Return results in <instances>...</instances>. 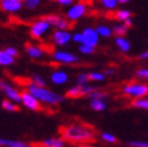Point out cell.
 <instances>
[{
    "label": "cell",
    "mask_w": 148,
    "mask_h": 147,
    "mask_svg": "<svg viewBox=\"0 0 148 147\" xmlns=\"http://www.w3.org/2000/svg\"><path fill=\"white\" fill-rule=\"evenodd\" d=\"M60 135L65 141L76 145L90 144L95 140V131L82 123H72L62 128Z\"/></svg>",
    "instance_id": "obj_1"
},
{
    "label": "cell",
    "mask_w": 148,
    "mask_h": 147,
    "mask_svg": "<svg viewBox=\"0 0 148 147\" xmlns=\"http://www.w3.org/2000/svg\"><path fill=\"white\" fill-rule=\"evenodd\" d=\"M27 92L33 94L41 104L47 106H57L65 100V97H63L62 94H58L53 91H51L47 87L36 86L32 82L27 86Z\"/></svg>",
    "instance_id": "obj_2"
},
{
    "label": "cell",
    "mask_w": 148,
    "mask_h": 147,
    "mask_svg": "<svg viewBox=\"0 0 148 147\" xmlns=\"http://www.w3.org/2000/svg\"><path fill=\"white\" fill-rule=\"evenodd\" d=\"M122 93L130 99H141L148 97V84L146 82H130L124 84Z\"/></svg>",
    "instance_id": "obj_3"
},
{
    "label": "cell",
    "mask_w": 148,
    "mask_h": 147,
    "mask_svg": "<svg viewBox=\"0 0 148 147\" xmlns=\"http://www.w3.org/2000/svg\"><path fill=\"white\" fill-rule=\"evenodd\" d=\"M52 25L48 23V21L42 17L34 21L29 27V35L32 36V39L34 40H41L45 38V35H47L51 30Z\"/></svg>",
    "instance_id": "obj_4"
},
{
    "label": "cell",
    "mask_w": 148,
    "mask_h": 147,
    "mask_svg": "<svg viewBox=\"0 0 148 147\" xmlns=\"http://www.w3.org/2000/svg\"><path fill=\"white\" fill-rule=\"evenodd\" d=\"M52 59L58 64L63 65H73L79 63V57L70 51L65 49H56L52 52Z\"/></svg>",
    "instance_id": "obj_5"
},
{
    "label": "cell",
    "mask_w": 148,
    "mask_h": 147,
    "mask_svg": "<svg viewBox=\"0 0 148 147\" xmlns=\"http://www.w3.org/2000/svg\"><path fill=\"white\" fill-rule=\"evenodd\" d=\"M88 11V7L83 1H77L75 4H72L70 7H68L65 13V17L68 18L70 22H77L79 19H82Z\"/></svg>",
    "instance_id": "obj_6"
},
{
    "label": "cell",
    "mask_w": 148,
    "mask_h": 147,
    "mask_svg": "<svg viewBox=\"0 0 148 147\" xmlns=\"http://www.w3.org/2000/svg\"><path fill=\"white\" fill-rule=\"evenodd\" d=\"M97 88L88 84H75L70 87L68 92H66V97L71 98V99H77V98H82V97H88L92 92H94Z\"/></svg>",
    "instance_id": "obj_7"
},
{
    "label": "cell",
    "mask_w": 148,
    "mask_h": 147,
    "mask_svg": "<svg viewBox=\"0 0 148 147\" xmlns=\"http://www.w3.org/2000/svg\"><path fill=\"white\" fill-rule=\"evenodd\" d=\"M0 91H1L6 99H9L16 104H22V92H19L16 87H13L6 81L0 80Z\"/></svg>",
    "instance_id": "obj_8"
},
{
    "label": "cell",
    "mask_w": 148,
    "mask_h": 147,
    "mask_svg": "<svg viewBox=\"0 0 148 147\" xmlns=\"http://www.w3.org/2000/svg\"><path fill=\"white\" fill-rule=\"evenodd\" d=\"M51 40L53 45L57 47L66 46L72 41V34L70 30H64V29H56L51 35Z\"/></svg>",
    "instance_id": "obj_9"
},
{
    "label": "cell",
    "mask_w": 148,
    "mask_h": 147,
    "mask_svg": "<svg viewBox=\"0 0 148 147\" xmlns=\"http://www.w3.org/2000/svg\"><path fill=\"white\" fill-rule=\"evenodd\" d=\"M24 7V0H0V10L9 14H16Z\"/></svg>",
    "instance_id": "obj_10"
},
{
    "label": "cell",
    "mask_w": 148,
    "mask_h": 147,
    "mask_svg": "<svg viewBox=\"0 0 148 147\" xmlns=\"http://www.w3.org/2000/svg\"><path fill=\"white\" fill-rule=\"evenodd\" d=\"M45 18L48 21V23L56 29L69 30V28L71 25V22L68 18L60 16V14H57V13H51L48 16H45Z\"/></svg>",
    "instance_id": "obj_11"
},
{
    "label": "cell",
    "mask_w": 148,
    "mask_h": 147,
    "mask_svg": "<svg viewBox=\"0 0 148 147\" xmlns=\"http://www.w3.org/2000/svg\"><path fill=\"white\" fill-rule=\"evenodd\" d=\"M22 105L29 111H41L42 104L29 92H22Z\"/></svg>",
    "instance_id": "obj_12"
},
{
    "label": "cell",
    "mask_w": 148,
    "mask_h": 147,
    "mask_svg": "<svg viewBox=\"0 0 148 147\" xmlns=\"http://www.w3.org/2000/svg\"><path fill=\"white\" fill-rule=\"evenodd\" d=\"M82 35H83V43L97 48L101 39L99 34L97 33V29L94 27H86L82 30Z\"/></svg>",
    "instance_id": "obj_13"
},
{
    "label": "cell",
    "mask_w": 148,
    "mask_h": 147,
    "mask_svg": "<svg viewBox=\"0 0 148 147\" xmlns=\"http://www.w3.org/2000/svg\"><path fill=\"white\" fill-rule=\"evenodd\" d=\"M25 53L29 58H32V59H34V60L42 59L46 54L45 49H43L41 46L33 45V43H28V45H25Z\"/></svg>",
    "instance_id": "obj_14"
},
{
    "label": "cell",
    "mask_w": 148,
    "mask_h": 147,
    "mask_svg": "<svg viewBox=\"0 0 148 147\" xmlns=\"http://www.w3.org/2000/svg\"><path fill=\"white\" fill-rule=\"evenodd\" d=\"M49 81L56 86H63L69 81V75L66 71L62 69H57L49 75Z\"/></svg>",
    "instance_id": "obj_15"
},
{
    "label": "cell",
    "mask_w": 148,
    "mask_h": 147,
    "mask_svg": "<svg viewBox=\"0 0 148 147\" xmlns=\"http://www.w3.org/2000/svg\"><path fill=\"white\" fill-rule=\"evenodd\" d=\"M114 45H116L117 49L123 54L129 53L130 49H131V42L128 38H125V36H116Z\"/></svg>",
    "instance_id": "obj_16"
},
{
    "label": "cell",
    "mask_w": 148,
    "mask_h": 147,
    "mask_svg": "<svg viewBox=\"0 0 148 147\" xmlns=\"http://www.w3.org/2000/svg\"><path fill=\"white\" fill-rule=\"evenodd\" d=\"M113 17H114V19L117 22H119V23H124V22H127L128 19L132 18V13L128 9H118V10L114 11Z\"/></svg>",
    "instance_id": "obj_17"
},
{
    "label": "cell",
    "mask_w": 148,
    "mask_h": 147,
    "mask_svg": "<svg viewBox=\"0 0 148 147\" xmlns=\"http://www.w3.org/2000/svg\"><path fill=\"white\" fill-rule=\"evenodd\" d=\"M42 147H65L66 141L63 137H47L41 142Z\"/></svg>",
    "instance_id": "obj_18"
},
{
    "label": "cell",
    "mask_w": 148,
    "mask_h": 147,
    "mask_svg": "<svg viewBox=\"0 0 148 147\" xmlns=\"http://www.w3.org/2000/svg\"><path fill=\"white\" fill-rule=\"evenodd\" d=\"M95 29H97V33L99 34V36L101 39H110L113 36L112 27H110L107 24H98L95 27Z\"/></svg>",
    "instance_id": "obj_19"
},
{
    "label": "cell",
    "mask_w": 148,
    "mask_h": 147,
    "mask_svg": "<svg viewBox=\"0 0 148 147\" xmlns=\"http://www.w3.org/2000/svg\"><path fill=\"white\" fill-rule=\"evenodd\" d=\"M89 106L95 112H103L107 109V102L103 99H89Z\"/></svg>",
    "instance_id": "obj_20"
},
{
    "label": "cell",
    "mask_w": 148,
    "mask_h": 147,
    "mask_svg": "<svg viewBox=\"0 0 148 147\" xmlns=\"http://www.w3.org/2000/svg\"><path fill=\"white\" fill-rule=\"evenodd\" d=\"M16 62V58L11 57L5 49H0V67H10Z\"/></svg>",
    "instance_id": "obj_21"
},
{
    "label": "cell",
    "mask_w": 148,
    "mask_h": 147,
    "mask_svg": "<svg viewBox=\"0 0 148 147\" xmlns=\"http://www.w3.org/2000/svg\"><path fill=\"white\" fill-rule=\"evenodd\" d=\"M99 4L103 10L108 12H114L116 10H118V6H119L117 0H99Z\"/></svg>",
    "instance_id": "obj_22"
},
{
    "label": "cell",
    "mask_w": 148,
    "mask_h": 147,
    "mask_svg": "<svg viewBox=\"0 0 148 147\" xmlns=\"http://www.w3.org/2000/svg\"><path fill=\"white\" fill-rule=\"evenodd\" d=\"M112 29H113V35L116 36H125L128 34V30H129V27H127L124 23H116L112 25Z\"/></svg>",
    "instance_id": "obj_23"
},
{
    "label": "cell",
    "mask_w": 148,
    "mask_h": 147,
    "mask_svg": "<svg viewBox=\"0 0 148 147\" xmlns=\"http://www.w3.org/2000/svg\"><path fill=\"white\" fill-rule=\"evenodd\" d=\"M131 106L137 109V110H142V111H148V97L132 100Z\"/></svg>",
    "instance_id": "obj_24"
},
{
    "label": "cell",
    "mask_w": 148,
    "mask_h": 147,
    "mask_svg": "<svg viewBox=\"0 0 148 147\" xmlns=\"http://www.w3.org/2000/svg\"><path fill=\"white\" fill-rule=\"evenodd\" d=\"M1 109L5 110L6 112H17L18 111V104L13 102L9 99H4L1 101Z\"/></svg>",
    "instance_id": "obj_25"
},
{
    "label": "cell",
    "mask_w": 148,
    "mask_h": 147,
    "mask_svg": "<svg viewBox=\"0 0 148 147\" xmlns=\"http://www.w3.org/2000/svg\"><path fill=\"white\" fill-rule=\"evenodd\" d=\"M88 75L92 82H103L106 80V75L103 74V71H90L88 72Z\"/></svg>",
    "instance_id": "obj_26"
},
{
    "label": "cell",
    "mask_w": 148,
    "mask_h": 147,
    "mask_svg": "<svg viewBox=\"0 0 148 147\" xmlns=\"http://www.w3.org/2000/svg\"><path fill=\"white\" fill-rule=\"evenodd\" d=\"M100 139L106 144H116L118 141L117 136L114 134H112V133H108V131H103V133H101L100 134Z\"/></svg>",
    "instance_id": "obj_27"
},
{
    "label": "cell",
    "mask_w": 148,
    "mask_h": 147,
    "mask_svg": "<svg viewBox=\"0 0 148 147\" xmlns=\"http://www.w3.org/2000/svg\"><path fill=\"white\" fill-rule=\"evenodd\" d=\"M135 77L136 80L140 81H148V67H143V68H140L135 71Z\"/></svg>",
    "instance_id": "obj_28"
},
{
    "label": "cell",
    "mask_w": 148,
    "mask_h": 147,
    "mask_svg": "<svg viewBox=\"0 0 148 147\" xmlns=\"http://www.w3.org/2000/svg\"><path fill=\"white\" fill-rule=\"evenodd\" d=\"M30 82L40 87H47V82L45 77H42L41 75H38V74H34V75L30 76Z\"/></svg>",
    "instance_id": "obj_29"
},
{
    "label": "cell",
    "mask_w": 148,
    "mask_h": 147,
    "mask_svg": "<svg viewBox=\"0 0 148 147\" xmlns=\"http://www.w3.org/2000/svg\"><path fill=\"white\" fill-rule=\"evenodd\" d=\"M78 52L84 56H90L95 52V47L86 45V43H81V45H78Z\"/></svg>",
    "instance_id": "obj_30"
},
{
    "label": "cell",
    "mask_w": 148,
    "mask_h": 147,
    "mask_svg": "<svg viewBox=\"0 0 148 147\" xmlns=\"http://www.w3.org/2000/svg\"><path fill=\"white\" fill-rule=\"evenodd\" d=\"M88 98L89 99H103V100H106L108 98V94L106 92H103V91H100V89H95L94 92H92L89 95H88Z\"/></svg>",
    "instance_id": "obj_31"
},
{
    "label": "cell",
    "mask_w": 148,
    "mask_h": 147,
    "mask_svg": "<svg viewBox=\"0 0 148 147\" xmlns=\"http://www.w3.org/2000/svg\"><path fill=\"white\" fill-rule=\"evenodd\" d=\"M42 0H24V7L27 10H36L38 7L41 5Z\"/></svg>",
    "instance_id": "obj_32"
},
{
    "label": "cell",
    "mask_w": 148,
    "mask_h": 147,
    "mask_svg": "<svg viewBox=\"0 0 148 147\" xmlns=\"http://www.w3.org/2000/svg\"><path fill=\"white\" fill-rule=\"evenodd\" d=\"M76 82H77V84H88L90 82L89 75H88L87 72H79L76 77Z\"/></svg>",
    "instance_id": "obj_33"
},
{
    "label": "cell",
    "mask_w": 148,
    "mask_h": 147,
    "mask_svg": "<svg viewBox=\"0 0 148 147\" xmlns=\"http://www.w3.org/2000/svg\"><path fill=\"white\" fill-rule=\"evenodd\" d=\"M127 146H129V147H148V141L130 140V141L127 142Z\"/></svg>",
    "instance_id": "obj_34"
},
{
    "label": "cell",
    "mask_w": 148,
    "mask_h": 147,
    "mask_svg": "<svg viewBox=\"0 0 148 147\" xmlns=\"http://www.w3.org/2000/svg\"><path fill=\"white\" fill-rule=\"evenodd\" d=\"M6 147H30V145L24 141H19V140H10L9 145Z\"/></svg>",
    "instance_id": "obj_35"
},
{
    "label": "cell",
    "mask_w": 148,
    "mask_h": 147,
    "mask_svg": "<svg viewBox=\"0 0 148 147\" xmlns=\"http://www.w3.org/2000/svg\"><path fill=\"white\" fill-rule=\"evenodd\" d=\"M72 41L77 43V45H81L83 43V35H82V32H76L72 34Z\"/></svg>",
    "instance_id": "obj_36"
},
{
    "label": "cell",
    "mask_w": 148,
    "mask_h": 147,
    "mask_svg": "<svg viewBox=\"0 0 148 147\" xmlns=\"http://www.w3.org/2000/svg\"><path fill=\"white\" fill-rule=\"evenodd\" d=\"M7 53H9L11 57H13V58H17L18 56H19V52H18V49L16 48V47H13V46H7V47H5L4 48Z\"/></svg>",
    "instance_id": "obj_37"
},
{
    "label": "cell",
    "mask_w": 148,
    "mask_h": 147,
    "mask_svg": "<svg viewBox=\"0 0 148 147\" xmlns=\"http://www.w3.org/2000/svg\"><path fill=\"white\" fill-rule=\"evenodd\" d=\"M56 1L60 6H65V7H70L72 4H75V0H56Z\"/></svg>",
    "instance_id": "obj_38"
},
{
    "label": "cell",
    "mask_w": 148,
    "mask_h": 147,
    "mask_svg": "<svg viewBox=\"0 0 148 147\" xmlns=\"http://www.w3.org/2000/svg\"><path fill=\"white\" fill-rule=\"evenodd\" d=\"M138 59L140 60H148V49L142 51V52L138 54Z\"/></svg>",
    "instance_id": "obj_39"
},
{
    "label": "cell",
    "mask_w": 148,
    "mask_h": 147,
    "mask_svg": "<svg viewBox=\"0 0 148 147\" xmlns=\"http://www.w3.org/2000/svg\"><path fill=\"white\" fill-rule=\"evenodd\" d=\"M114 72H116V70H114L113 68H107V69L103 70V74L106 75V77H108V76H113V75H114Z\"/></svg>",
    "instance_id": "obj_40"
},
{
    "label": "cell",
    "mask_w": 148,
    "mask_h": 147,
    "mask_svg": "<svg viewBox=\"0 0 148 147\" xmlns=\"http://www.w3.org/2000/svg\"><path fill=\"white\" fill-rule=\"evenodd\" d=\"M9 141L7 139H4V137H0V147H6L7 145H9Z\"/></svg>",
    "instance_id": "obj_41"
},
{
    "label": "cell",
    "mask_w": 148,
    "mask_h": 147,
    "mask_svg": "<svg viewBox=\"0 0 148 147\" xmlns=\"http://www.w3.org/2000/svg\"><path fill=\"white\" fill-rule=\"evenodd\" d=\"M117 1H118L119 5H127V4L131 3V0H117Z\"/></svg>",
    "instance_id": "obj_42"
},
{
    "label": "cell",
    "mask_w": 148,
    "mask_h": 147,
    "mask_svg": "<svg viewBox=\"0 0 148 147\" xmlns=\"http://www.w3.org/2000/svg\"><path fill=\"white\" fill-rule=\"evenodd\" d=\"M76 147H94V146H92L89 144H83V145H77Z\"/></svg>",
    "instance_id": "obj_43"
},
{
    "label": "cell",
    "mask_w": 148,
    "mask_h": 147,
    "mask_svg": "<svg viewBox=\"0 0 148 147\" xmlns=\"http://www.w3.org/2000/svg\"><path fill=\"white\" fill-rule=\"evenodd\" d=\"M49 1H53V0H49ZM54 1H56V0H54Z\"/></svg>",
    "instance_id": "obj_44"
}]
</instances>
